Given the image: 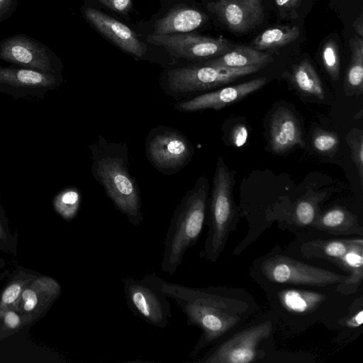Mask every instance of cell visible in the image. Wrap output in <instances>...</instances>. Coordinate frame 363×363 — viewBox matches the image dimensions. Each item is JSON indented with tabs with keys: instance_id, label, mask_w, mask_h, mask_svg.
I'll use <instances>...</instances> for the list:
<instances>
[{
	"instance_id": "cell-37",
	"label": "cell",
	"mask_w": 363,
	"mask_h": 363,
	"mask_svg": "<svg viewBox=\"0 0 363 363\" xmlns=\"http://www.w3.org/2000/svg\"><path fill=\"white\" fill-rule=\"evenodd\" d=\"M362 322L363 311L360 308L357 313L346 320L345 325L350 328H357L362 324Z\"/></svg>"
},
{
	"instance_id": "cell-6",
	"label": "cell",
	"mask_w": 363,
	"mask_h": 363,
	"mask_svg": "<svg viewBox=\"0 0 363 363\" xmlns=\"http://www.w3.org/2000/svg\"><path fill=\"white\" fill-rule=\"evenodd\" d=\"M163 280L155 272L141 277L128 276L121 279L126 302L131 311L159 328L167 327L172 318L168 297L162 289Z\"/></svg>"
},
{
	"instance_id": "cell-7",
	"label": "cell",
	"mask_w": 363,
	"mask_h": 363,
	"mask_svg": "<svg viewBox=\"0 0 363 363\" xmlns=\"http://www.w3.org/2000/svg\"><path fill=\"white\" fill-rule=\"evenodd\" d=\"M150 163L162 174H176L191 160L194 147L190 140L177 129L164 125L153 128L145 143Z\"/></svg>"
},
{
	"instance_id": "cell-25",
	"label": "cell",
	"mask_w": 363,
	"mask_h": 363,
	"mask_svg": "<svg viewBox=\"0 0 363 363\" xmlns=\"http://www.w3.org/2000/svg\"><path fill=\"white\" fill-rule=\"evenodd\" d=\"M351 60L344 81L345 94L359 96L363 93V39L355 35L350 40Z\"/></svg>"
},
{
	"instance_id": "cell-39",
	"label": "cell",
	"mask_w": 363,
	"mask_h": 363,
	"mask_svg": "<svg viewBox=\"0 0 363 363\" xmlns=\"http://www.w3.org/2000/svg\"><path fill=\"white\" fill-rule=\"evenodd\" d=\"M11 0H0V16L10 6Z\"/></svg>"
},
{
	"instance_id": "cell-13",
	"label": "cell",
	"mask_w": 363,
	"mask_h": 363,
	"mask_svg": "<svg viewBox=\"0 0 363 363\" xmlns=\"http://www.w3.org/2000/svg\"><path fill=\"white\" fill-rule=\"evenodd\" d=\"M206 7L235 32H246L264 18L262 0H213Z\"/></svg>"
},
{
	"instance_id": "cell-31",
	"label": "cell",
	"mask_w": 363,
	"mask_h": 363,
	"mask_svg": "<svg viewBox=\"0 0 363 363\" xmlns=\"http://www.w3.org/2000/svg\"><path fill=\"white\" fill-rule=\"evenodd\" d=\"M351 152V157L355 164L361 185H363V132L360 129L353 128L346 137Z\"/></svg>"
},
{
	"instance_id": "cell-33",
	"label": "cell",
	"mask_w": 363,
	"mask_h": 363,
	"mask_svg": "<svg viewBox=\"0 0 363 363\" xmlns=\"http://www.w3.org/2000/svg\"><path fill=\"white\" fill-rule=\"evenodd\" d=\"M322 60L325 69L333 80H337L340 74V57L337 46L334 40H328L324 45Z\"/></svg>"
},
{
	"instance_id": "cell-14",
	"label": "cell",
	"mask_w": 363,
	"mask_h": 363,
	"mask_svg": "<svg viewBox=\"0 0 363 363\" xmlns=\"http://www.w3.org/2000/svg\"><path fill=\"white\" fill-rule=\"evenodd\" d=\"M0 59L28 69L59 75L45 49L21 36L6 39L0 44Z\"/></svg>"
},
{
	"instance_id": "cell-42",
	"label": "cell",
	"mask_w": 363,
	"mask_h": 363,
	"mask_svg": "<svg viewBox=\"0 0 363 363\" xmlns=\"http://www.w3.org/2000/svg\"><path fill=\"white\" fill-rule=\"evenodd\" d=\"M6 266V261L4 259L0 257V269H4Z\"/></svg>"
},
{
	"instance_id": "cell-38",
	"label": "cell",
	"mask_w": 363,
	"mask_h": 363,
	"mask_svg": "<svg viewBox=\"0 0 363 363\" xmlns=\"http://www.w3.org/2000/svg\"><path fill=\"white\" fill-rule=\"evenodd\" d=\"M362 14L360 15L359 18L354 21L353 26L355 29V31L357 33V35L362 38L363 36V20H362Z\"/></svg>"
},
{
	"instance_id": "cell-30",
	"label": "cell",
	"mask_w": 363,
	"mask_h": 363,
	"mask_svg": "<svg viewBox=\"0 0 363 363\" xmlns=\"http://www.w3.org/2000/svg\"><path fill=\"white\" fill-rule=\"evenodd\" d=\"M0 250L13 257H16L18 254V234L11 230L6 212L1 204Z\"/></svg>"
},
{
	"instance_id": "cell-28",
	"label": "cell",
	"mask_w": 363,
	"mask_h": 363,
	"mask_svg": "<svg viewBox=\"0 0 363 363\" xmlns=\"http://www.w3.org/2000/svg\"><path fill=\"white\" fill-rule=\"evenodd\" d=\"M323 197V194H318L299 200L291 213L293 223L299 227L311 226L320 212L318 206Z\"/></svg>"
},
{
	"instance_id": "cell-12",
	"label": "cell",
	"mask_w": 363,
	"mask_h": 363,
	"mask_svg": "<svg viewBox=\"0 0 363 363\" xmlns=\"http://www.w3.org/2000/svg\"><path fill=\"white\" fill-rule=\"evenodd\" d=\"M62 287L53 277L39 275L22 292L14 305L23 318L26 325L43 318L60 296Z\"/></svg>"
},
{
	"instance_id": "cell-5",
	"label": "cell",
	"mask_w": 363,
	"mask_h": 363,
	"mask_svg": "<svg viewBox=\"0 0 363 363\" xmlns=\"http://www.w3.org/2000/svg\"><path fill=\"white\" fill-rule=\"evenodd\" d=\"M263 67H225L202 64L178 67L166 72L161 81V87L168 96L184 97L229 84L256 72Z\"/></svg>"
},
{
	"instance_id": "cell-22",
	"label": "cell",
	"mask_w": 363,
	"mask_h": 363,
	"mask_svg": "<svg viewBox=\"0 0 363 363\" xmlns=\"http://www.w3.org/2000/svg\"><path fill=\"white\" fill-rule=\"evenodd\" d=\"M278 300L281 306L294 314H306L315 311L326 296L325 294L297 289H286L278 292Z\"/></svg>"
},
{
	"instance_id": "cell-26",
	"label": "cell",
	"mask_w": 363,
	"mask_h": 363,
	"mask_svg": "<svg viewBox=\"0 0 363 363\" xmlns=\"http://www.w3.org/2000/svg\"><path fill=\"white\" fill-rule=\"evenodd\" d=\"M292 79L300 92L320 100L325 99V91L322 82L315 69L308 60L302 61L294 68Z\"/></svg>"
},
{
	"instance_id": "cell-29",
	"label": "cell",
	"mask_w": 363,
	"mask_h": 363,
	"mask_svg": "<svg viewBox=\"0 0 363 363\" xmlns=\"http://www.w3.org/2000/svg\"><path fill=\"white\" fill-rule=\"evenodd\" d=\"M81 194L75 187H68L60 191L53 199L55 211L65 220H72L79 209Z\"/></svg>"
},
{
	"instance_id": "cell-35",
	"label": "cell",
	"mask_w": 363,
	"mask_h": 363,
	"mask_svg": "<svg viewBox=\"0 0 363 363\" xmlns=\"http://www.w3.org/2000/svg\"><path fill=\"white\" fill-rule=\"evenodd\" d=\"M102 4L111 10L125 13L131 7V0H98Z\"/></svg>"
},
{
	"instance_id": "cell-3",
	"label": "cell",
	"mask_w": 363,
	"mask_h": 363,
	"mask_svg": "<svg viewBox=\"0 0 363 363\" xmlns=\"http://www.w3.org/2000/svg\"><path fill=\"white\" fill-rule=\"evenodd\" d=\"M209 184L200 177L183 196L170 220L161 262L164 273L173 275L186 251L196 244L206 217Z\"/></svg>"
},
{
	"instance_id": "cell-40",
	"label": "cell",
	"mask_w": 363,
	"mask_h": 363,
	"mask_svg": "<svg viewBox=\"0 0 363 363\" xmlns=\"http://www.w3.org/2000/svg\"><path fill=\"white\" fill-rule=\"evenodd\" d=\"M296 0H275V2L279 6H286L295 2Z\"/></svg>"
},
{
	"instance_id": "cell-23",
	"label": "cell",
	"mask_w": 363,
	"mask_h": 363,
	"mask_svg": "<svg viewBox=\"0 0 363 363\" xmlns=\"http://www.w3.org/2000/svg\"><path fill=\"white\" fill-rule=\"evenodd\" d=\"M40 273L22 266H18L7 277V281L0 293V318L19 300L24 289Z\"/></svg>"
},
{
	"instance_id": "cell-11",
	"label": "cell",
	"mask_w": 363,
	"mask_h": 363,
	"mask_svg": "<svg viewBox=\"0 0 363 363\" xmlns=\"http://www.w3.org/2000/svg\"><path fill=\"white\" fill-rule=\"evenodd\" d=\"M60 77L28 68L0 67V91L16 98L41 96L60 84Z\"/></svg>"
},
{
	"instance_id": "cell-21",
	"label": "cell",
	"mask_w": 363,
	"mask_h": 363,
	"mask_svg": "<svg viewBox=\"0 0 363 363\" xmlns=\"http://www.w3.org/2000/svg\"><path fill=\"white\" fill-rule=\"evenodd\" d=\"M272 61L273 58L270 55L252 47L234 45L227 52L203 64L225 67H244L252 65L264 66Z\"/></svg>"
},
{
	"instance_id": "cell-24",
	"label": "cell",
	"mask_w": 363,
	"mask_h": 363,
	"mask_svg": "<svg viewBox=\"0 0 363 363\" xmlns=\"http://www.w3.org/2000/svg\"><path fill=\"white\" fill-rule=\"evenodd\" d=\"M358 238L346 240H312L301 247L306 258H321L333 263L342 257Z\"/></svg>"
},
{
	"instance_id": "cell-36",
	"label": "cell",
	"mask_w": 363,
	"mask_h": 363,
	"mask_svg": "<svg viewBox=\"0 0 363 363\" xmlns=\"http://www.w3.org/2000/svg\"><path fill=\"white\" fill-rule=\"evenodd\" d=\"M247 135V130L245 125H236L231 133L232 143L237 147L242 146L245 143Z\"/></svg>"
},
{
	"instance_id": "cell-15",
	"label": "cell",
	"mask_w": 363,
	"mask_h": 363,
	"mask_svg": "<svg viewBox=\"0 0 363 363\" xmlns=\"http://www.w3.org/2000/svg\"><path fill=\"white\" fill-rule=\"evenodd\" d=\"M266 82L265 77H259L200 94L188 100L179 101L175 104L174 109L181 112H194L207 108L218 111L257 91Z\"/></svg>"
},
{
	"instance_id": "cell-32",
	"label": "cell",
	"mask_w": 363,
	"mask_h": 363,
	"mask_svg": "<svg viewBox=\"0 0 363 363\" xmlns=\"http://www.w3.org/2000/svg\"><path fill=\"white\" fill-rule=\"evenodd\" d=\"M25 326V320L16 308H9L0 318V341L13 335Z\"/></svg>"
},
{
	"instance_id": "cell-18",
	"label": "cell",
	"mask_w": 363,
	"mask_h": 363,
	"mask_svg": "<svg viewBox=\"0 0 363 363\" xmlns=\"http://www.w3.org/2000/svg\"><path fill=\"white\" fill-rule=\"evenodd\" d=\"M311 226L333 235L357 234L362 236L363 233L357 216L338 206L320 212Z\"/></svg>"
},
{
	"instance_id": "cell-19",
	"label": "cell",
	"mask_w": 363,
	"mask_h": 363,
	"mask_svg": "<svg viewBox=\"0 0 363 363\" xmlns=\"http://www.w3.org/2000/svg\"><path fill=\"white\" fill-rule=\"evenodd\" d=\"M333 264L348 273L347 277L339 283L336 291L349 295L355 292L363 279V240L358 238L345 255Z\"/></svg>"
},
{
	"instance_id": "cell-10",
	"label": "cell",
	"mask_w": 363,
	"mask_h": 363,
	"mask_svg": "<svg viewBox=\"0 0 363 363\" xmlns=\"http://www.w3.org/2000/svg\"><path fill=\"white\" fill-rule=\"evenodd\" d=\"M147 40L164 48L172 55L191 60L218 57L234 45L223 38H210L191 33L147 36Z\"/></svg>"
},
{
	"instance_id": "cell-2",
	"label": "cell",
	"mask_w": 363,
	"mask_h": 363,
	"mask_svg": "<svg viewBox=\"0 0 363 363\" xmlns=\"http://www.w3.org/2000/svg\"><path fill=\"white\" fill-rule=\"evenodd\" d=\"M89 148L92 176L103 186L114 206L132 225L139 227L143 220L141 196L136 179L129 172L128 145L108 142L99 135Z\"/></svg>"
},
{
	"instance_id": "cell-8",
	"label": "cell",
	"mask_w": 363,
	"mask_h": 363,
	"mask_svg": "<svg viewBox=\"0 0 363 363\" xmlns=\"http://www.w3.org/2000/svg\"><path fill=\"white\" fill-rule=\"evenodd\" d=\"M261 272L269 281L280 284L325 286L342 282L347 275L310 265L284 255L265 258Z\"/></svg>"
},
{
	"instance_id": "cell-16",
	"label": "cell",
	"mask_w": 363,
	"mask_h": 363,
	"mask_svg": "<svg viewBox=\"0 0 363 363\" xmlns=\"http://www.w3.org/2000/svg\"><path fill=\"white\" fill-rule=\"evenodd\" d=\"M85 16L97 30L120 48L139 58L145 55V45L129 27L95 9H86Z\"/></svg>"
},
{
	"instance_id": "cell-27",
	"label": "cell",
	"mask_w": 363,
	"mask_h": 363,
	"mask_svg": "<svg viewBox=\"0 0 363 363\" xmlns=\"http://www.w3.org/2000/svg\"><path fill=\"white\" fill-rule=\"evenodd\" d=\"M299 36L297 26L274 27L260 33L252 42V48L258 50L274 49L294 41Z\"/></svg>"
},
{
	"instance_id": "cell-34",
	"label": "cell",
	"mask_w": 363,
	"mask_h": 363,
	"mask_svg": "<svg viewBox=\"0 0 363 363\" xmlns=\"http://www.w3.org/2000/svg\"><path fill=\"white\" fill-rule=\"evenodd\" d=\"M313 146L323 155H333L339 145V138L335 133L317 130L313 137Z\"/></svg>"
},
{
	"instance_id": "cell-9",
	"label": "cell",
	"mask_w": 363,
	"mask_h": 363,
	"mask_svg": "<svg viewBox=\"0 0 363 363\" xmlns=\"http://www.w3.org/2000/svg\"><path fill=\"white\" fill-rule=\"evenodd\" d=\"M272 323L266 320L234 334L201 358L194 359L201 363H250L261 357V342L269 338Z\"/></svg>"
},
{
	"instance_id": "cell-41",
	"label": "cell",
	"mask_w": 363,
	"mask_h": 363,
	"mask_svg": "<svg viewBox=\"0 0 363 363\" xmlns=\"http://www.w3.org/2000/svg\"><path fill=\"white\" fill-rule=\"evenodd\" d=\"M11 270L5 269L0 272V281L7 278V277L10 274Z\"/></svg>"
},
{
	"instance_id": "cell-4",
	"label": "cell",
	"mask_w": 363,
	"mask_h": 363,
	"mask_svg": "<svg viewBox=\"0 0 363 363\" xmlns=\"http://www.w3.org/2000/svg\"><path fill=\"white\" fill-rule=\"evenodd\" d=\"M234 173L218 157L213 180L208 215V230L199 257L216 262L223 252L230 232L236 226L235 206L233 196Z\"/></svg>"
},
{
	"instance_id": "cell-20",
	"label": "cell",
	"mask_w": 363,
	"mask_h": 363,
	"mask_svg": "<svg viewBox=\"0 0 363 363\" xmlns=\"http://www.w3.org/2000/svg\"><path fill=\"white\" fill-rule=\"evenodd\" d=\"M205 20L206 16L198 10L190 8L178 9L157 21L154 34L190 33L198 28Z\"/></svg>"
},
{
	"instance_id": "cell-1",
	"label": "cell",
	"mask_w": 363,
	"mask_h": 363,
	"mask_svg": "<svg viewBox=\"0 0 363 363\" xmlns=\"http://www.w3.org/2000/svg\"><path fill=\"white\" fill-rule=\"evenodd\" d=\"M162 289L181 308L186 317V324L201 330L190 359L196 357L203 350L244 323L255 309L250 296L238 289L189 287L165 280Z\"/></svg>"
},
{
	"instance_id": "cell-17",
	"label": "cell",
	"mask_w": 363,
	"mask_h": 363,
	"mask_svg": "<svg viewBox=\"0 0 363 363\" xmlns=\"http://www.w3.org/2000/svg\"><path fill=\"white\" fill-rule=\"evenodd\" d=\"M269 143L272 151L277 153L286 152L295 146L304 147L298 121L289 109L279 108L272 116Z\"/></svg>"
}]
</instances>
